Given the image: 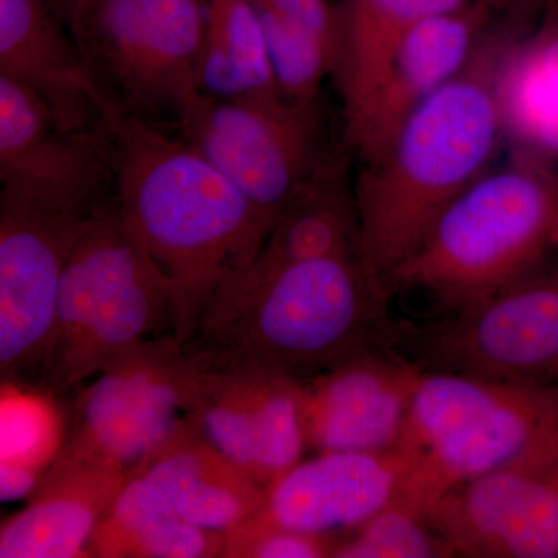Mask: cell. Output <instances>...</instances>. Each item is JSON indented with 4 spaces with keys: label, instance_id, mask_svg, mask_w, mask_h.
<instances>
[{
    "label": "cell",
    "instance_id": "6da1fadb",
    "mask_svg": "<svg viewBox=\"0 0 558 558\" xmlns=\"http://www.w3.org/2000/svg\"><path fill=\"white\" fill-rule=\"evenodd\" d=\"M112 199L179 295L185 343L220 289L258 255L275 218L174 124L117 112L102 128Z\"/></svg>",
    "mask_w": 558,
    "mask_h": 558
},
{
    "label": "cell",
    "instance_id": "7a4b0ae2",
    "mask_svg": "<svg viewBox=\"0 0 558 558\" xmlns=\"http://www.w3.org/2000/svg\"><path fill=\"white\" fill-rule=\"evenodd\" d=\"M527 33L495 20L472 61L411 113L384 156L359 165L360 247L388 290L451 202L494 167L505 145L499 73Z\"/></svg>",
    "mask_w": 558,
    "mask_h": 558
},
{
    "label": "cell",
    "instance_id": "3957f363",
    "mask_svg": "<svg viewBox=\"0 0 558 558\" xmlns=\"http://www.w3.org/2000/svg\"><path fill=\"white\" fill-rule=\"evenodd\" d=\"M387 284L362 255L293 264L220 293L183 347L299 381L377 347H391Z\"/></svg>",
    "mask_w": 558,
    "mask_h": 558
},
{
    "label": "cell",
    "instance_id": "277c9868",
    "mask_svg": "<svg viewBox=\"0 0 558 558\" xmlns=\"http://www.w3.org/2000/svg\"><path fill=\"white\" fill-rule=\"evenodd\" d=\"M558 250V171L510 159L492 167L436 220L389 284L392 314L435 322L548 266Z\"/></svg>",
    "mask_w": 558,
    "mask_h": 558
},
{
    "label": "cell",
    "instance_id": "5b68a950",
    "mask_svg": "<svg viewBox=\"0 0 558 558\" xmlns=\"http://www.w3.org/2000/svg\"><path fill=\"white\" fill-rule=\"evenodd\" d=\"M178 326L175 286L110 199L92 213L70 253L40 388L69 395L124 352Z\"/></svg>",
    "mask_w": 558,
    "mask_h": 558
},
{
    "label": "cell",
    "instance_id": "8992f818",
    "mask_svg": "<svg viewBox=\"0 0 558 558\" xmlns=\"http://www.w3.org/2000/svg\"><path fill=\"white\" fill-rule=\"evenodd\" d=\"M444 492L558 451V387L422 373L398 449Z\"/></svg>",
    "mask_w": 558,
    "mask_h": 558
},
{
    "label": "cell",
    "instance_id": "52a82bcc",
    "mask_svg": "<svg viewBox=\"0 0 558 558\" xmlns=\"http://www.w3.org/2000/svg\"><path fill=\"white\" fill-rule=\"evenodd\" d=\"M58 13L116 112L172 124L201 94L202 0H64Z\"/></svg>",
    "mask_w": 558,
    "mask_h": 558
},
{
    "label": "cell",
    "instance_id": "ba28073f",
    "mask_svg": "<svg viewBox=\"0 0 558 558\" xmlns=\"http://www.w3.org/2000/svg\"><path fill=\"white\" fill-rule=\"evenodd\" d=\"M172 124L275 219L343 154L330 145L322 97L220 98L201 92Z\"/></svg>",
    "mask_w": 558,
    "mask_h": 558
},
{
    "label": "cell",
    "instance_id": "9c48e42d",
    "mask_svg": "<svg viewBox=\"0 0 558 558\" xmlns=\"http://www.w3.org/2000/svg\"><path fill=\"white\" fill-rule=\"evenodd\" d=\"M391 348L422 373L558 387V270L548 264L447 318H396Z\"/></svg>",
    "mask_w": 558,
    "mask_h": 558
},
{
    "label": "cell",
    "instance_id": "30bf717a",
    "mask_svg": "<svg viewBox=\"0 0 558 558\" xmlns=\"http://www.w3.org/2000/svg\"><path fill=\"white\" fill-rule=\"evenodd\" d=\"M182 351L183 409L216 449L266 488L303 459L299 381L202 349Z\"/></svg>",
    "mask_w": 558,
    "mask_h": 558
},
{
    "label": "cell",
    "instance_id": "8fae6325",
    "mask_svg": "<svg viewBox=\"0 0 558 558\" xmlns=\"http://www.w3.org/2000/svg\"><path fill=\"white\" fill-rule=\"evenodd\" d=\"M175 333L130 349L75 389L62 446L112 462L128 475L142 468L186 421Z\"/></svg>",
    "mask_w": 558,
    "mask_h": 558
},
{
    "label": "cell",
    "instance_id": "7c38bea8",
    "mask_svg": "<svg viewBox=\"0 0 558 558\" xmlns=\"http://www.w3.org/2000/svg\"><path fill=\"white\" fill-rule=\"evenodd\" d=\"M92 213L51 211L0 196L2 381L40 388L62 277Z\"/></svg>",
    "mask_w": 558,
    "mask_h": 558
},
{
    "label": "cell",
    "instance_id": "4fadbf2b",
    "mask_svg": "<svg viewBox=\"0 0 558 558\" xmlns=\"http://www.w3.org/2000/svg\"><path fill=\"white\" fill-rule=\"evenodd\" d=\"M0 196L43 209L92 213L112 199L105 131L62 128L50 109L0 76Z\"/></svg>",
    "mask_w": 558,
    "mask_h": 558
},
{
    "label": "cell",
    "instance_id": "5bb4252c",
    "mask_svg": "<svg viewBox=\"0 0 558 558\" xmlns=\"http://www.w3.org/2000/svg\"><path fill=\"white\" fill-rule=\"evenodd\" d=\"M433 512L457 557L558 558V451L451 487Z\"/></svg>",
    "mask_w": 558,
    "mask_h": 558
},
{
    "label": "cell",
    "instance_id": "9a60e30c",
    "mask_svg": "<svg viewBox=\"0 0 558 558\" xmlns=\"http://www.w3.org/2000/svg\"><path fill=\"white\" fill-rule=\"evenodd\" d=\"M410 492L433 498L399 450L322 451L278 476L253 515L275 526L340 538Z\"/></svg>",
    "mask_w": 558,
    "mask_h": 558
},
{
    "label": "cell",
    "instance_id": "2e32d148",
    "mask_svg": "<svg viewBox=\"0 0 558 558\" xmlns=\"http://www.w3.org/2000/svg\"><path fill=\"white\" fill-rule=\"evenodd\" d=\"M421 377L396 349L377 347L301 381L307 451L398 449Z\"/></svg>",
    "mask_w": 558,
    "mask_h": 558
},
{
    "label": "cell",
    "instance_id": "e0dca14e",
    "mask_svg": "<svg viewBox=\"0 0 558 558\" xmlns=\"http://www.w3.org/2000/svg\"><path fill=\"white\" fill-rule=\"evenodd\" d=\"M495 20L483 2L472 0L418 22L359 116L341 130L359 165L384 156L411 113L472 61Z\"/></svg>",
    "mask_w": 558,
    "mask_h": 558
},
{
    "label": "cell",
    "instance_id": "ac0fdd59",
    "mask_svg": "<svg viewBox=\"0 0 558 558\" xmlns=\"http://www.w3.org/2000/svg\"><path fill=\"white\" fill-rule=\"evenodd\" d=\"M0 76L35 94L69 131L100 132L117 113L49 0H0Z\"/></svg>",
    "mask_w": 558,
    "mask_h": 558
},
{
    "label": "cell",
    "instance_id": "d6986e66",
    "mask_svg": "<svg viewBox=\"0 0 558 558\" xmlns=\"http://www.w3.org/2000/svg\"><path fill=\"white\" fill-rule=\"evenodd\" d=\"M128 476L112 462L62 446L28 505L3 521L0 557H89L95 531Z\"/></svg>",
    "mask_w": 558,
    "mask_h": 558
},
{
    "label": "cell",
    "instance_id": "ffe728a7",
    "mask_svg": "<svg viewBox=\"0 0 558 558\" xmlns=\"http://www.w3.org/2000/svg\"><path fill=\"white\" fill-rule=\"evenodd\" d=\"M134 473L148 476L180 515L227 534L263 506L266 487L186 421Z\"/></svg>",
    "mask_w": 558,
    "mask_h": 558
},
{
    "label": "cell",
    "instance_id": "44dd1931",
    "mask_svg": "<svg viewBox=\"0 0 558 558\" xmlns=\"http://www.w3.org/2000/svg\"><path fill=\"white\" fill-rule=\"evenodd\" d=\"M351 255H362L359 215L347 156L340 154L279 211L258 255L218 296L293 264Z\"/></svg>",
    "mask_w": 558,
    "mask_h": 558
},
{
    "label": "cell",
    "instance_id": "7402d4cb",
    "mask_svg": "<svg viewBox=\"0 0 558 558\" xmlns=\"http://www.w3.org/2000/svg\"><path fill=\"white\" fill-rule=\"evenodd\" d=\"M502 137L512 159L558 171V9L510 49L498 80Z\"/></svg>",
    "mask_w": 558,
    "mask_h": 558
},
{
    "label": "cell",
    "instance_id": "603a6c76",
    "mask_svg": "<svg viewBox=\"0 0 558 558\" xmlns=\"http://www.w3.org/2000/svg\"><path fill=\"white\" fill-rule=\"evenodd\" d=\"M470 2L472 0H339L330 80L340 97L343 128L355 120L369 100L396 51L418 22Z\"/></svg>",
    "mask_w": 558,
    "mask_h": 558
},
{
    "label": "cell",
    "instance_id": "cb8c5ba5",
    "mask_svg": "<svg viewBox=\"0 0 558 558\" xmlns=\"http://www.w3.org/2000/svg\"><path fill=\"white\" fill-rule=\"evenodd\" d=\"M226 534L190 523L143 473H131L95 531L89 557H222Z\"/></svg>",
    "mask_w": 558,
    "mask_h": 558
},
{
    "label": "cell",
    "instance_id": "d4e9b609",
    "mask_svg": "<svg viewBox=\"0 0 558 558\" xmlns=\"http://www.w3.org/2000/svg\"><path fill=\"white\" fill-rule=\"evenodd\" d=\"M201 90L213 97L281 94L250 0H202Z\"/></svg>",
    "mask_w": 558,
    "mask_h": 558
},
{
    "label": "cell",
    "instance_id": "484cf974",
    "mask_svg": "<svg viewBox=\"0 0 558 558\" xmlns=\"http://www.w3.org/2000/svg\"><path fill=\"white\" fill-rule=\"evenodd\" d=\"M435 499L410 492L337 543L332 558H451L433 512Z\"/></svg>",
    "mask_w": 558,
    "mask_h": 558
},
{
    "label": "cell",
    "instance_id": "4316f807",
    "mask_svg": "<svg viewBox=\"0 0 558 558\" xmlns=\"http://www.w3.org/2000/svg\"><path fill=\"white\" fill-rule=\"evenodd\" d=\"M57 396L33 385L2 381L0 391V465L44 476L60 453L68 418Z\"/></svg>",
    "mask_w": 558,
    "mask_h": 558
},
{
    "label": "cell",
    "instance_id": "83f0119b",
    "mask_svg": "<svg viewBox=\"0 0 558 558\" xmlns=\"http://www.w3.org/2000/svg\"><path fill=\"white\" fill-rule=\"evenodd\" d=\"M339 537L275 526L250 515L226 534L222 557L323 558L332 557Z\"/></svg>",
    "mask_w": 558,
    "mask_h": 558
},
{
    "label": "cell",
    "instance_id": "f1b7e54d",
    "mask_svg": "<svg viewBox=\"0 0 558 558\" xmlns=\"http://www.w3.org/2000/svg\"><path fill=\"white\" fill-rule=\"evenodd\" d=\"M499 21L531 32L545 16L553 0H480Z\"/></svg>",
    "mask_w": 558,
    "mask_h": 558
},
{
    "label": "cell",
    "instance_id": "f546056e",
    "mask_svg": "<svg viewBox=\"0 0 558 558\" xmlns=\"http://www.w3.org/2000/svg\"><path fill=\"white\" fill-rule=\"evenodd\" d=\"M49 2L51 3V5L54 7V10H60V7L62 5V2H64V0H49Z\"/></svg>",
    "mask_w": 558,
    "mask_h": 558
},
{
    "label": "cell",
    "instance_id": "4dcf8cb0",
    "mask_svg": "<svg viewBox=\"0 0 558 558\" xmlns=\"http://www.w3.org/2000/svg\"><path fill=\"white\" fill-rule=\"evenodd\" d=\"M556 269L558 270V266H556Z\"/></svg>",
    "mask_w": 558,
    "mask_h": 558
}]
</instances>
